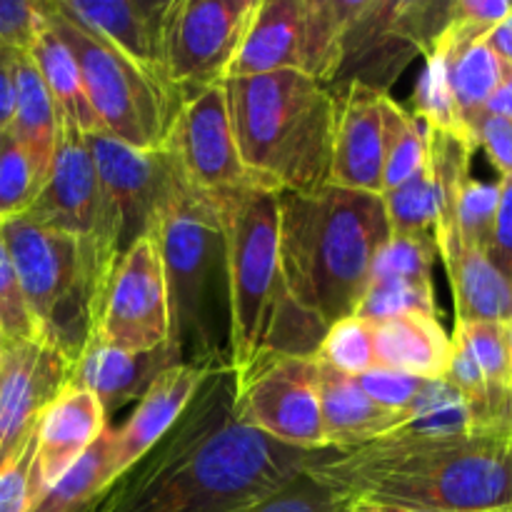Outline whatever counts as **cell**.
I'll return each instance as SVG.
<instances>
[{
	"instance_id": "1",
	"label": "cell",
	"mask_w": 512,
	"mask_h": 512,
	"mask_svg": "<svg viewBox=\"0 0 512 512\" xmlns=\"http://www.w3.org/2000/svg\"><path fill=\"white\" fill-rule=\"evenodd\" d=\"M228 363L203 380L163 440L88 512H248L308 470L323 450H298L235 418Z\"/></svg>"
},
{
	"instance_id": "2",
	"label": "cell",
	"mask_w": 512,
	"mask_h": 512,
	"mask_svg": "<svg viewBox=\"0 0 512 512\" xmlns=\"http://www.w3.org/2000/svg\"><path fill=\"white\" fill-rule=\"evenodd\" d=\"M308 473L350 498L425 512H508L512 428L455 438H380L355 450H323Z\"/></svg>"
},
{
	"instance_id": "3",
	"label": "cell",
	"mask_w": 512,
	"mask_h": 512,
	"mask_svg": "<svg viewBox=\"0 0 512 512\" xmlns=\"http://www.w3.org/2000/svg\"><path fill=\"white\" fill-rule=\"evenodd\" d=\"M225 238L228 368L235 388L275 358H315L325 330L288 298L280 273V200L265 188L210 198Z\"/></svg>"
},
{
	"instance_id": "4",
	"label": "cell",
	"mask_w": 512,
	"mask_h": 512,
	"mask_svg": "<svg viewBox=\"0 0 512 512\" xmlns=\"http://www.w3.org/2000/svg\"><path fill=\"white\" fill-rule=\"evenodd\" d=\"M280 273L288 298L323 330L358 310L390 240L383 198L323 185L280 193Z\"/></svg>"
},
{
	"instance_id": "5",
	"label": "cell",
	"mask_w": 512,
	"mask_h": 512,
	"mask_svg": "<svg viewBox=\"0 0 512 512\" xmlns=\"http://www.w3.org/2000/svg\"><path fill=\"white\" fill-rule=\"evenodd\" d=\"M235 148L245 173L270 193H310L330 183L338 98L300 70L225 83Z\"/></svg>"
},
{
	"instance_id": "6",
	"label": "cell",
	"mask_w": 512,
	"mask_h": 512,
	"mask_svg": "<svg viewBox=\"0 0 512 512\" xmlns=\"http://www.w3.org/2000/svg\"><path fill=\"white\" fill-rule=\"evenodd\" d=\"M0 225L35 338L58 350L73 368L95 335L120 255L28 215Z\"/></svg>"
},
{
	"instance_id": "7",
	"label": "cell",
	"mask_w": 512,
	"mask_h": 512,
	"mask_svg": "<svg viewBox=\"0 0 512 512\" xmlns=\"http://www.w3.org/2000/svg\"><path fill=\"white\" fill-rule=\"evenodd\" d=\"M168 288L170 340L180 363H228L210 335V290L225 278V238L213 200L185 185L153 233Z\"/></svg>"
},
{
	"instance_id": "8",
	"label": "cell",
	"mask_w": 512,
	"mask_h": 512,
	"mask_svg": "<svg viewBox=\"0 0 512 512\" xmlns=\"http://www.w3.org/2000/svg\"><path fill=\"white\" fill-rule=\"evenodd\" d=\"M48 23L78 63L85 95L103 135L138 150H160L173 123L175 108L163 90L115 45L88 33L45 3Z\"/></svg>"
},
{
	"instance_id": "9",
	"label": "cell",
	"mask_w": 512,
	"mask_h": 512,
	"mask_svg": "<svg viewBox=\"0 0 512 512\" xmlns=\"http://www.w3.org/2000/svg\"><path fill=\"white\" fill-rule=\"evenodd\" d=\"M258 0H170L163 23V68L183 103L228 83Z\"/></svg>"
},
{
	"instance_id": "10",
	"label": "cell",
	"mask_w": 512,
	"mask_h": 512,
	"mask_svg": "<svg viewBox=\"0 0 512 512\" xmlns=\"http://www.w3.org/2000/svg\"><path fill=\"white\" fill-rule=\"evenodd\" d=\"M235 418L298 450L325 448L318 360L275 358L235 388Z\"/></svg>"
},
{
	"instance_id": "11",
	"label": "cell",
	"mask_w": 512,
	"mask_h": 512,
	"mask_svg": "<svg viewBox=\"0 0 512 512\" xmlns=\"http://www.w3.org/2000/svg\"><path fill=\"white\" fill-rule=\"evenodd\" d=\"M163 150L195 193L223 198L245 188H258L235 148L225 85H213L180 103Z\"/></svg>"
},
{
	"instance_id": "12",
	"label": "cell",
	"mask_w": 512,
	"mask_h": 512,
	"mask_svg": "<svg viewBox=\"0 0 512 512\" xmlns=\"http://www.w3.org/2000/svg\"><path fill=\"white\" fill-rule=\"evenodd\" d=\"M85 143L118 213V248L123 255L135 240L153 238L165 210L188 183L163 148L138 150L103 133L85 135Z\"/></svg>"
},
{
	"instance_id": "13",
	"label": "cell",
	"mask_w": 512,
	"mask_h": 512,
	"mask_svg": "<svg viewBox=\"0 0 512 512\" xmlns=\"http://www.w3.org/2000/svg\"><path fill=\"white\" fill-rule=\"evenodd\" d=\"M93 338L123 353H150L168 345V288L153 238L135 240L118 258Z\"/></svg>"
},
{
	"instance_id": "14",
	"label": "cell",
	"mask_w": 512,
	"mask_h": 512,
	"mask_svg": "<svg viewBox=\"0 0 512 512\" xmlns=\"http://www.w3.org/2000/svg\"><path fill=\"white\" fill-rule=\"evenodd\" d=\"M25 215L50 228L93 240L120 255L118 213L100 183L85 133L63 115L48 180Z\"/></svg>"
},
{
	"instance_id": "15",
	"label": "cell",
	"mask_w": 512,
	"mask_h": 512,
	"mask_svg": "<svg viewBox=\"0 0 512 512\" xmlns=\"http://www.w3.org/2000/svg\"><path fill=\"white\" fill-rule=\"evenodd\" d=\"M70 363L43 340L3 343L0 365V468L38 433L45 410L68 388Z\"/></svg>"
},
{
	"instance_id": "16",
	"label": "cell",
	"mask_w": 512,
	"mask_h": 512,
	"mask_svg": "<svg viewBox=\"0 0 512 512\" xmlns=\"http://www.w3.org/2000/svg\"><path fill=\"white\" fill-rule=\"evenodd\" d=\"M418 48L398 28V0H350L333 95L360 83L388 93Z\"/></svg>"
},
{
	"instance_id": "17",
	"label": "cell",
	"mask_w": 512,
	"mask_h": 512,
	"mask_svg": "<svg viewBox=\"0 0 512 512\" xmlns=\"http://www.w3.org/2000/svg\"><path fill=\"white\" fill-rule=\"evenodd\" d=\"M170 3V0H168ZM168 3L155 0H53L60 15L88 33L100 35L128 55L160 90L180 108L163 68V23Z\"/></svg>"
},
{
	"instance_id": "18",
	"label": "cell",
	"mask_w": 512,
	"mask_h": 512,
	"mask_svg": "<svg viewBox=\"0 0 512 512\" xmlns=\"http://www.w3.org/2000/svg\"><path fill=\"white\" fill-rule=\"evenodd\" d=\"M383 95L353 83L338 98L330 185L383 193Z\"/></svg>"
},
{
	"instance_id": "19",
	"label": "cell",
	"mask_w": 512,
	"mask_h": 512,
	"mask_svg": "<svg viewBox=\"0 0 512 512\" xmlns=\"http://www.w3.org/2000/svg\"><path fill=\"white\" fill-rule=\"evenodd\" d=\"M223 363H178L165 368L148 385L135 413L123 428L115 430L113 478L128 473L135 463L145 458L160 440L168 435L188 410L190 400L200 390L203 380Z\"/></svg>"
},
{
	"instance_id": "20",
	"label": "cell",
	"mask_w": 512,
	"mask_h": 512,
	"mask_svg": "<svg viewBox=\"0 0 512 512\" xmlns=\"http://www.w3.org/2000/svg\"><path fill=\"white\" fill-rule=\"evenodd\" d=\"M438 255L448 270L450 288L455 298V323L473 320H512V285L503 273L490 263L485 250L473 248L460 238L458 228L435 230Z\"/></svg>"
},
{
	"instance_id": "21",
	"label": "cell",
	"mask_w": 512,
	"mask_h": 512,
	"mask_svg": "<svg viewBox=\"0 0 512 512\" xmlns=\"http://www.w3.org/2000/svg\"><path fill=\"white\" fill-rule=\"evenodd\" d=\"M318 360V358H315ZM320 413H323L325 448L355 450L375 443L405 423L408 410H393L375 403L353 375L318 360Z\"/></svg>"
},
{
	"instance_id": "22",
	"label": "cell",
	"mask_w": 512,
	"mask_h": 512,
	"mask_svg": "<svg viewBox=\"0 0 512 512\" xmlns=\"http://www.w3.org/2000/svg\"><path fill=\"white\" fill-rule=\"evenodd\" d=\"M108 415L93 393L80 388H65L55 403L45 410L35 433L38 443V478L40 488L53 485L60 475L68 473L90 445L103 435Z\"/></svg>"
},
{
	"instance_id": "23",
	"label": "cell",
	"mask_w": 512,
	"mask_h": 512,
	"mask_svg": "<svg viewBox=\"0 0 512 512\" xmlns=\"http://www.w3.org/2000/svg\"><path fill=\"white\" fill-rule=\"evenodd\" d=\"M178 355L170 345L150 353H123L90 338L80 358L70 368L68 385L93 393L105 415L123 408L148 390V385L170 365H178Z\"/></svg>"
},
{
	"instance_id": "24",
	"label": "cell",
	"mask_w": 512,
	"mask_h": 512,
	"mask_svg": "<svg viewBox=\"0 0 512 512\" xmlns=\"http://www.w3.org/2000/svg\"><path fill=\"white\" fill-rule=\"evenodd\" d=\"M305 0H258L228 80L300 70Z\"/></svg>"
},
{
	"instance_id": "25",
	"label": "cell",
	"mask_w": 512,
	"mask_h": 512,
	"mask_svg": "<svg viewBox=\"0 0 512 512\" xmlns=\"http://www.w3.org/2000/svg\"><path fill=\"white\" fill-rule=\"evenodd\" d=\"M368 323L373 325L378 368L418 375L423 380L445 378L453 338L445 333L438 318L413 313Z\"/></svg>"
},
{
	"instance_id": "26",
	"label": "cell",
	"mask_w": 512,
	"mask_h": 512,
	"mask_svg": "<svg viewBox=\"0 0 512 512\" xmlns=\"http://www.w3.org/2000/svg\"><path fill=\"white\" fill-rule=\"evenodd\" d=\"M60 110L55 108L38 68L28 53L15 58V110L8 135L23 148L35 175L45 185L58 148Z\"/></svg>"
},
{
	"instance_id": "27",
	"label": "cell",
	"mask_w": 512,
	"mask_h": 512,
	"mask_svg": "<svg viewBox=\"0 0 512 512\" xmlns=\"http://www.w3.org/2000/svg\"><path fill=\"white\" fill-rule=\"evenodd\" d=\"M28 55L33 58L35 68H38L40 78H43L45 88H48L60 115L73 125H78L85 135L100 133L98 120H95L93 108H90L88 95H85L78 63H75L68 45L50 28L48 13H45V25L40 28Z\"/></svg>"
},
{
	"instance_id": "28",
	"label": "cell",
	"mask_w": 512,
	"mask_h": 512,
	"mask_svg": "<svg viewBox=\"0 0 512 512\" xmlns=\"http://www.w3.org/2000/svg\"><path fill=\"white\" fill-rule=\"evenodd\" d=\"M113 450L115 430L105 428L88 453L38 495L30 512H88L115 483Z\"/></svg>"
},
{
	"instance_id": "29",
	"label": "cell",
	"mask_w": 512,
	"mask_h": 512,
	"mask_svg": "<svg viewBox=\"0 0 512 512\" xmlns=\"http://www.w3.org/2000/svg\"><path fill=\"white\" fill-rule=\"evenodd\" d=\"M435 48H438V45H435ZM443 53L445 65H448L450 93H453L460 123H463V128L470 133L473 120L483 113L490 95L495 93V88H498L500 80H503L505 65L500 63V58L488 48L485 40H478V43L460 50H443Z\"/></svg>"
},
{
	"instance_id": "30",
	"label": "cell",
	"mask_w": 512,
	"mask_h": 512,
	"mask_svg": "<svg viewBox=\"0 0 512 512\" xmlns=\"http://www.w3.org/2000/svg\"><path fill=\"white\" fill-rule=\"evenodd\" d=\"M350 0H305L303 63L300 73L330 88L340 68Z\"/></svg>"
},
{
	"instance_id": "31",
	"label": "cell",
	"mask_w": 512,
	"mask_h": 512,
	"mask_svg": "<svg viewBox=\"0 0 512 512\" xmlns=\"http://www.w3.org/2000/svg\"><path fill=\"white\" fill-rule=\"evenodd\" d=\"M428 160V128L410 110L383 95V193L425 168Z\"/></svg>"
},
{
	"instance_id": "32",
	"label": "cell",
	"mask_w": 512,
	"mask_h": 512,
	"mask_svg": "<svg viewBox=\"0 0 512 512\" xmlns=\"http://www.w3.org/2000/svg\"><path fill=\"white\" fill-rule=\"evenodd\" d=\"M453 335L463 340L465 348L470 350L493 398L512 413L508 328H505V323H493V320L455 323Z\"/></svg>"
},
{
	"instance_id": "33",
	"label": "cell",
	"mask_w": 512,
	"mask_h": 512,
	"mask_svg": "<svg viewBox=\"0 0 512 512\" xmlns=\"http://www.w3.org/2000/svg\"><path fill=\"white\" fill-rule=\"evenodd\" d=\"M380 198H383L390 235H425L433 233L438 225L440 198L428 168L420 170L408 183L380 193Z\"/></svg>"
},
{
	"instance_id": "34",
	"label": "cell",
	"mask_w": 512,
	"mask_h": 512,
	"mask_svg": "<svg viewBox=\"0 0 512 512\" xmlns=\"http://www.w3.org/2000/svg\"><path fill=\"white\" fill-rule=\"evenodd\" d=\"M438 255L435 235H390L370 270V283H433V263ZM368 283V285H370Z\"/></svg>"
},
{
	"instance_id": "35",
	"label": "cell",
	"mask_w": 512,
	"mask_h": 512,
	"mask_svg": "<svg viewBox=\"0 0 512 512\" xmlns=\"http://www.w3.org/2000/svg\"><path fill=\"white\" fill-rule=\"evenodd\" d=\"M413 100V115L423 120L425 128L448 130V133H460L470 138V133L460 123L458 108H455L453 93H450L448 65H445L443 50L433 48L430 53H425V68L420 73L418 85H415Z\"/></svg>"
},
{
	"instance_id": "36",
	"label": "cell",
	"mask_w": 512,
	"mask_h": 512,
	"mask_svg": "<svg viewBox=\"0 0 512 512\" xmlns=\"http://www.w3.org/2000/svg\"><path fill=\"white\" fill-rule=\"evenodd\" d=\"M315 358L330 368L340 370V373L353 375V378L378 368L373 325L363 318H355V315L330 325Z\"/></svg>"
},
{
	"instance_id": "37",
	"label": "cell",
	"mask_w": 512,
	"mask_h": 512,
	"mask_svg": "<svg viewBox=\"0 0 512 512\" xmlns=\"http://www.w3.org/2000/svg\"><path fill=\"white\" fill-rule=\"evenodd\" d=\"M413 313L438 318L433 283H398V280L370 283L355 310V318L385 320Z\"/></svg>"
},
{
	"instance_id": "38",
	"label": "cell",
	"mask_w": 512,
	"mask_h": 512,
	"mask_svg": "<svg viewBox=\"0 0 512 512\" xmlns=\"http://www.w3.org/2000/svg\"><path fill=\"white\" fill-rule=\"evenodd\" d=\"M40 190L43 183L35 175L28 155L5 133L3 150H0V223L28 213Z\"/></svg>"
},
{
	"instance_id": "39",
	"label": "cell",
	"mask_w": 512,
	"mask_h": 512,
	"mask_svg": "<svg viewBox=\"0 0 512 512\" xmlns=\"http://www.w3.org/2000/svg\"><path fill=\"white\" fill-rule=\"evenodd\" d=\"M498 200V183H483V180L468 178V183L460 190L458 203H455V228H458L460 238L473 245V248L485 250V253H488V245L493 240Z\"/></svg>"
},
{
	"instance_id": "40",
	"label": "cell",
	"mask_w": 512,
	"mask_h": 512,
	"mask_svg": "<svg viewBox=\"0 0 512 512\" xmlns=\"http://www.w3.org/2000/svg\"><path fill=\"white\" fill-rule=\"evenodd\" d=\"M350 503L353 498L348 493L323 483L305 470L248 512H348Z\"/></svg>"
},
{
	"instance_id": "41",
	"label": "cell",
	"mask_w": 512,
	"mask_h": 512,
	"mask_svg": "<svg viewBox=\"0 0 512 512\" xmlns=\"http://www.w3.org/2000/svg\"><path fill=\"white\" fill-rule=\"evenodd\" d=\"M35 455H38V443L33 438L13 463L0 468V512H30L38 495L43 493Z\"/></svg>"
},
{
	"instance_id": "42",
	"label": "cell",
	"mask_w": 512,
	"mask_h": 512,
	"mask_svg": "<svg viewBox=\"0 0 512 512\" xmlns=\"http://www.w3.org/2000/svg\"><path fill=\"white\" fill-rule=\"evenodd\" d=\"M0 328H3L5 343L35 338V325L20 295L13 260L3 238V225H0Z\"/></svg>"
},
{
	"instance_id": "43",
	"label": "cell",
	"mask_w": 512,
	"mask_h": 512,
	"mask_svg": "<svg viewBox=\"0 0 512 512\" xmlns=\"http://www.w3.org/2000/svg\"><path fill=\"white\" fill-rule=\"evenodd\" d=\"M45 25V3L0 0V50L30 53Z\"/></svg>"
},
{
	"instance_id": "44",
	"label": "cell",
	"mask_w": 512,
	"mask_h": 512,
	"mask_svg": "<svg viewBox=\"0 0 512 512\" xmlns=\"http://www.w3.org/2000/svg\"><path fill=\"white\" fill-rule=\"evenodd\" d=\"M358 385L375 400V403L385 405L393 410H408L425 388L428 380L418 378V375L398 373V370L388 368H373L368 373L358 375Z\"/></svg>"
},
{
	"instance_id": "45",
	"label": "cell",
	"mask_w": 512,
	"mask_h": 512,
	"mask_svg": "<svg viewBox=\"0 0 512 512\" xmlns=\"http://www.w3.org/2000/svg\"><path fill=\"white\" fill-rule=\"evenodd\" d=\"M470 138L475 140V148L488 153L495 168L500 170V178L512 175V120L480 113L470 125Z\"/></svg>"
},
{
	"instance_id": "46",
	"label": "cell",
	"mask_w": 512,
	"mask_h": 512,
	"mask_svg": "<svg viewBox=\"0 0 512 512\" xmlns=\"http://www.w3.org/2000/svg\"><path fill=\"white\" fill-rule=\"evenodd\" d=\"M498 215H495L493 240L488 245V258L512 285V175L500 178Z\"/></svg>"
},
{
	"instance_id": "47",
	"label": "cell",
	"mask_w": 512,
	"mask_h": 512,
	"mask_svg": "<svg viewBox=\"0 0 512 512\" xmlns=\"http://www.w3.org/2000/svg\"><path fill=\"white\" fill-rule=\"evenodd\" d=\"M15 58L13 50H0V133H8L15 110Z\"/></svg>"
},
{
	"instance_id": "48",
	"label": "cell",
	"mask_w": 512,
	"mask_h": 512,
	"mask_svg": "<svg viewBox=\"0 0 512 512\" xmlns=\"http://www.w3.org/2000/svg\"><path fill=\"white\" fill-rule=\"evenodd\" d=\"M485 43L500 58V63L512 68V10L485 35Z\"/></svg>"
},
{
	"instance_id": "49",
	"label": "cell",
	"mask_w": 512,
	"mask_h": 512,
	"mask_svg": "<svg viewBox=\"0 0 512 512\" xmlns=\"http://www.w3.org/2000/svg\"><path fill=\"white\" fill-rule=\"evenodd\" d=\"M483 113L500 115V118L512 120V68H508V65H505L503 80H500V85L495 88V93L490 95Z\"/></svg>"
},
{
	"instance_id": "50",
	"label": "cell",
	"mask_w": 512,
	"mask_h": 512,
	"mask_svg": "<svg viewBox=\"0 0 512 512\" xmlns=\"http://www.w3.org/2000/svg\"><path fill=\"white\" fill-rule=\"evenodd\" d=\"M348 512H425V510L405 508V505H393V503H378V500H368V498H353Z\"/></svg>"
},
{
	"instance_id": "51",
	"label": "cell",
	"mask_w": 512,
	"mask_h": 512,
	"mask_svg": "<svg viewBox=\"0 0 512 512\" xmlns=\"http://www.w3.org/2000/svg\"><path fill=\"white\" fill-rule=\"evenodd\" d=\"M505 328H508V355H510V390H512V320L505 323Z\"/></svg>"
},
{
	"instance_id": "52",
	"label": "cell",
	"mask_w": 512,
	"mask_h": 512,
	"mask_svg": "<svg viewBox=\"0 0 512 512\" xmlns=\"http://www.w3.org/2000/svg\"><path fill=\"white\" fill-rule=\"evenodd\" d=\"M3 143H5V133H0V150H3Z\"/></svg>"
},
{
	"instance_id": "53",
	"label": "cell",
	"mask_w": 512,
	"mask_h": 512,
	"mask_svg": "<svg viewBox=\"0 0 512 512\" xmlns=\"http://www.w3.org/2000/svg\"><path fill=\"white\" fill-rule=\"evenodd\" d=\"M0 365H3V343H0Z\"/></svg>"
},
{
	"instance_id": "54",
	"label": "cell",
	"mask_w": 512,
	"mask_h": 512,
	"mask_svg": "<svg viewBox=\"0 0 512 512\" xmlns=\"http://www.w3.org/2000/svg\"><path fill=\"white\" fill-rule=\"evenodd\" d=\"M0 343H5V335H3V328H0Z\"/></svg>"
},
{
	"instance_id": "55",
	"label": "cell",
	"mask_w": 512,
	"mask_h": 512,
	"mask_svg": "<svg viewBox=\"0 0 512 512\" xmlns=\"http://www.w3.org/2000/svg\"><path fill=\"white\" fill-rule=\"evenodd\" d=\"M508 512H512V505H510V510H508Z\"/></svg>"
}]
</instances>
